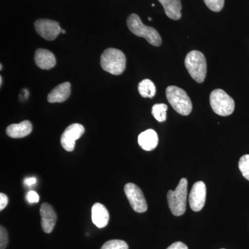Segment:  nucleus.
<instances>
[{"label": "nucleus", "mask_w": 249, "mask_h": 249, "mask_svg": "<svg viewBox=\"0 0 249 249\" xmlns=\"http://www.w3.org/2000/svg\"><path fill=\"white\" fill-rule=\"evenodd\" d=\"M167 110H168V106L163 103L160 104H155L152 107V114L156 120L159 122H164L167 119Z\"/></svg>", "instance_id": "obj_19"}, {"label": "nucleus", "mask_w": 249, "mask_h": 249, "mask_svg": "<svg viewBox=\"0 0 249 249\" xmlns=\"http://www.w3.org/2000/svg\"><path fill=\"white\" fill-rule=\"evenodd\" d=\"M139 145L145 151H151L157 147L159 143V137L154 129H149L139 134Z\"/></svg>", "instance_id": "obj_15"}, {"label": "nucleus", "mask_w": 249, "mask_h": 249, "mask_svg": "<svg viewBox=\"0 0 249 249\" xmlns=\"http://www.w3.org/2000/svg\"></svg>", "instance_id": "obj_32"}, {"label": "nucleus", "mask_w": 249, "mask_h": 249, "mask_svg": "<svg viewBox=\"0 0 249 249\" xmlns=\"http://www.w3.org/2000/svg\"><path fill=\"white\" fill-rule=\"evenodd\" d=\"M238 166L244 178L249 181V155H245L241 157Z\"/></svg>", "instance_id": "obj_21"}, {"label": "nucleus", "mask_w": 249, "mask_h": 249, "mask_svg": "<svg viewBox=\"0 0 249 249\" xmlns=\"http://www.w3.org/2000/svg\"><path fill=\"white\" fill-rule=\"evenodd\" d=\"M206 199V186L203 181L195 183L190 193L189 204L195 212H199L204 207Z\"/></svg>", "instance_id": "obj_10"}, {"label": "nucleus", "mask_w": 249, "mask_h": 249, "mask_svg": "<svg viewBox=\"0 0 249 249\" xmlns=\"http://www.w3.org/2000/svg\"><path fill=\"white\" fill-rule=\"evenodd\" d=\"M61 33L62 34H65V33H66V31H65V30H63V29H62Z\"/></svg>", "instance_id": "obj_29"}, {"label": "nucleus", "mask_w": 249, "mask_h": 249, "mask_svg": "<svg viewBox=\"0 0 249 249\" xmlns=\"http://www.w3.org/2000/svg\"><path fill=\"white\" fill-rule=\"evenodd\" d=\"M163 6L165 14L170 19L178 20L181 18V0H159Z\"/></svg>", "instance_id": "obj_17"}, {"label": "nucleus", "mask_w": 249, "mask_h": 249, "mask_svg": "<svg viewBox=\"0 0 249 249\" xmlns=\"http://www.w3.org/2000/svg\"><path fill=\"white\" fill-rule=\"evenodd\" d=\"M139 92L143 98H152L156 94V87L153 82L149 79L142 80L138 87Z\"/></svg>", "instance_id": "obj_18"}, {"label": "nucleus", "mask_w": 249, "mask_h": 249, "mask_svg": "<svg viewBox=\"0 0 249 249\" xmlns=\"http://www.w3.org/2000/svg\"><path fill=\"white\" fill-rule=\"evenodd\" d=\"M41 226L46 233L53 231L57 222V214L50 204L44 203L41 205L40 209Z\"/></svg>", "instance_id": "obj_11"}, {"label": "nucleus", "mask_w": 249, "mask_h": 249, "mask_svg": "<svg viewBox=\"0 0 249 249\" xmlns=\"http://www.w3.org/2000/svg\"><path fill=\"white\" fill-rule=\"evenodd\" d=\"M124 193L135 212L142 213L147 210V205L142 190L137 185L128 183L124 186Z\"/></svg>", "instance_id": "obj_7"}, {"label": "nucleus", "mask_w": 249, "mask_h": 249, "mask_svg": "<svg viewBox=\"0 0 249 249\" xmlns=\"http://www.w3.org/2000/svg\"><path fill=\"white\" fill-rule=\"evenodd\" d=\"M1 66V70H2V65H0Z\"/></svg>", "instance_id": "obj_31"}, {"label": "nucleus", "mask_w": 249, "mask_h": 249, "mask_svg": "<svg viewBox=\"0 0 249 249\" xmlns=\"http://www.w3.org/2000/svg\"><path fill=\"white\" fill-rule=\"evenodd\" d=\"M70 93H71V84L69 82H65L55 87L49 93L47 100L51 103H62L70 97Z\"/></svg>", "instance_id": "obj_14"}, {"label": "nucleus", "mask_w": 249, "mask_h": 249, "mask_svg": "<svg viewBox=\"0 0 249 249\" xmlns=\"http://www.w3.org/2000/svg\"><path fill=\"white\" fill-rule=\"evenodd\" d=\"M9 244V235L2 226L0 227V249H5Z\"/></svg>", "instance_id": "obj_23"}, {"label": "nucleus", "mask_w": 249, "mask_h": 249, "mask_svg": "<svg viewBox=\"0 0 249 249\" xmlns=\"http://www.w3.org/2000/svg\"><path fill=\"white\" fill-rule=\"evenodd\" d=\"M188 181L186 178H181L175 191H168L167 195L168 206L172 213L175 216H181L186 211Z\"/></svg>", "instance_id": "obj_5"}, {"label": "nucleus", "mask_w": 249, "mask_h": 249, "mask_svg": "<svg viewBox=\"0 0 249 249\" xmlns=\"http://www.w3.org/2000/svg\"><path fill=\"white\" fill-rule=\"evenodd\" d=\"M36 182H37V179H36L35 178H29L24 180V183H25L27 186H33V185L35 184Z\"/></svg>", "instance_id": "obj_27"}, {"label": "nucleus", "mask_w": 249, "mask_h": 249, "mask_svg": "<svg viewBox=\"0 0 249 249\" xmlns=\"http://www.w3.org/2000/svg\"><path fill=\"white\" fill-rule=\"evenodd\" d=\"M101 65L103 70L111 74L121 75L125 70V55L119 49H106L101 55Z\"/></svg>", "instance_id": "obj_2"}, {"label": "nucleus", "mask_w": 249, "mask_h": 249, "mask_svg": "<svg viewBox=\"0 0 249 249\" xmlns=\"http://www.w3.org/2000/svg\"><path fill=\"white\" fill-rule=\"evenodd\" d=\"M6 134L11 138L20 139L27 137L32 132L30 121H24L18 124H12L6 128Z\"/></svg>", "instance_id": "obj_16"}, {"label": "nucleus", "mask_w": 249, "mask_h": 249, "mask_svg": "<svg viewBox=\"0 0 249 249\" xmlns=\"http://www.w3.org/2000/svg\"><path fill=\"white\" fill-rule=\"evenodd\" d=\"M209 9L214 12L222 11L224 6V0H204Z\"/></svg>", "instance_id": "obj_22"}, {"label": "nucleus", "mask_w": 249, "mask_h": 249, "mask_svg": "<svg viewBox=\"0 0 249 249\" xmlns=\"http://www.w3.org/2000/svg\"><path fill=\"white\" fill-rule=\"evenodd\" d=\"M129 31L139 37H143L150 45L160 47L162 43L161 37L154 28L145 26L138 15L131 14L127 19Z\"/></svg>", "instance_id": "obj_1"}, {"label": "nucleus", "mask_w": 249, "mask_h": 249, "mask_svg": "<svg viewBox=\"0 0 249 249\" xmlns=\"http://www.w3.org/2000/svg\"><path fill=\"white\" fill-rule=\"evenodd\" d=\"M185 65L188 73L196 83L204 81L207 73V63L204 54L199 51H192L187 54Z\"/></svg>", "instance_id": "obj_4"}, {"label": "nucleus", "mask_w": 249, "mask_h": 249, "mask_svg": "<svg viewBox=\"0 0 249 249\" xmlns=\"http://www.w3.org/2000/svg\"><path fill=\"white\" fill-rule=\"evenodd\" d=\"M8 203H9V199L8 196L4 193H0V210L2 211L7 206Z\"/></svg>", "instance_id": "obj_25"}, {"label": "nucleus", "mask_w": 249, "mask_h": 249, "mask_svg": "<svg viewBox=\"0 0 249 249\" xmlns=\"http://www.w3.org/2000/svg\"><path fill=\"white\" fill-rule=\"evenodd\" d=\"M0 79H1V80H0V82H1V83H0V84L2 85V77L1 76V78H0Z\"/></svg>", "instance_id": "obj_28"}, {"label": "nucleus", "mask_w": 249, "mask_h": 249, "mask_svg": "<svg viewBox=\"0 0 249 249\" xmlns=\"http://www.w3.org/2000/svg\"><path fill=\"white\" fill-rule=\"evenodd\" d=\"M167 99L170 106L177 112L183 116H188L193 109V104L188 95L184 90L176 86L167 88Z\"/></svg>", "instance_id": "obj_3"}, {"label": "nucleus", "mask_w": 249, "mask_h": 249, "mask_svg": "<svg viewBox=\"0 0 249 249\" xmlns=\"http://www.w3.org/2000/svg\"><path fill=\"white\" fill-rule=\"evenodd\" d=\"M148 19H149V20H151L152 18H148Z\"/></svg>", "instance_id": "obj_30"}, {"label": "nucleus", "mask_w": 249, "mask_h": 249, "mask_svg": "<svg viewBox=\"0 0 249 249\" xmlns=\"http://www.w3.org/2000/svg\"><path fill=\"white\" fill-rule=\"evenodd\" d=\"M91 220L93 224L99 229L107 225L109 221V214L106 206L100 203L93 205L91 209Z\"/></svg>", "instance_id": "obj_12"}, {"label": "nucleus", "mask_w": 249, "mask_h": 249, "mask_svg": "<svg viewBox=\"0 0 249 249\" xmlns=\"http://www.w3.org/2000/svg\"><path fill=\"white\" fill-rule=\"evenodd\" d=\"M34 26L37 34L47 40H55L62 30L58 22L49 19H37Z\"/></svg>", "instance_id": "obj_9"}, {"label": "nucleus", "mask_w": 249, "mask_h": 249, "mask_svg": "<svg viewBox=\"0 0 249 249\" xmlns=\"http://www.w3.org/2000/svg\"><path fill=\"white\" fill-rule=\"evenodd\" d=\"M27 199L30 204H35V203L38 202L40 197L36 192L31 191L27 193Z\"/></svg>", "instance_id": "obj_24"}, {"label": "nucleus", "mask_w": 249, "mask_h": 249, "mask_svg": "<svg viewBox=\"0 0 249 249\" xmlns=\"http://www.w3.org/2000/svg\"><path fill=\"white\" fill-rule=\"evenodd\" d=\"M34 59L36 65L42 70H50L56 64L55 55L47 49H37L36 52Z\"/></svg>", "instance_id": "obj_13"}, {"label": "nucleus", "mask_w": 249, "mask_h": 249, "mask_svg": "<svg viewBox=\"0 0 249 249\" xmlns=\"http://www.w3.org/2000/svg\"><path fill=\"white\" fill-rule=\"evenodd\" d=\"M85 127L81 124H70L64 131L60 138L62 147L67 152H72L76 146V142L85 133Z\"/></svg>", "instance_id": "obj_8"}, {"label": "nucleus", "mask_w": 249, "mask_h": 249, "mask_svg": "<svg viewBox=\"0 0 249 249\" xmlns=\"http://www.w3.org/2000/svg\"><path fill=\"white\" fill-rule=\"evenodd\" d=\"M210 103L214 112L219 116L231 115L235 109V101L222 89H214L211 92Z\"/></svg>", "instance_id": "obj_6"}, {"label": "nucleus", "mask_w": 249, "mask_h": 249, "mask_svg": "<svg viewBox=\"0 0 249 249\" xmlns=\"http://www.w3.org/2000/svg\"><path fill=\"white\" fill-rule=\"evenodd\" d=\"M167 249H188V247L185 244L181 242H177L168 247Z\"/></svg>", "instance_id": "obj_26"}, {"label": "nucleus", "mask_w": 249, "mask_h": 249, "mask_svg": "<svg viewBox=\"0 0 249 249\" xmlns=\"http://www.w3.org/2000/svg\"><path fill=\"white\" fill-rule=\"evenodd\" d=\"M129 247L124 241L111 240L106 242L101 249H128Z\"/></svg>", "instance_id": "obj_20"}]
</instances>
